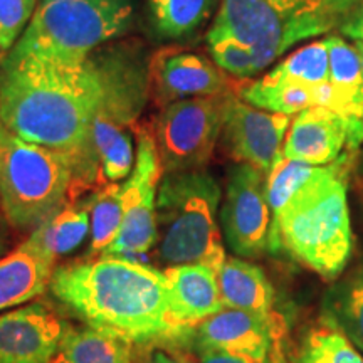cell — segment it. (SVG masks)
Returning a JSON list of instances; mask_svg holds the SVG:
<instances>
[{
    "label": "cell",
    "instance_id": "1",
    "mask_svg": "<svg viewBox=\"0 0 363 363\" xmlns=\"http://www.w3.org/2000/svg\"><path fill=\"white\" fill-rule=\"evenodd\" d=\"M99 84L93 67L61 65L33 54L11 52L0 65V121L29 143L66 153L78 184L96 179L91 145Z\"/></svg>",
    "mask_w": 363,
    "mask_h": 363
},
{
    "label": "cell",
    "instance_id": "2",
    "mask_svg": "<svg viewBox=\"0 0 363 363\" xmlns=\"http://www.w3.org/2000/svg\"><path fill=\"white\" fill-rule=\"evenodd\" d=\"M52 296L89 328L131 345H165L190 338L170 306L165 271L133 257L99 256L57 266Z\"/></svg>",
    "mask_w": 363,
    "mask_h": 363
},
{
    "label": "cell",
    "instance_id": "3",
    "mask_svg": "<svg viewBox=\"0 0 363 363\" xmlns=\"http://www.w3.org/2000/svg\"><path fill=\"white\" fill-rule=\"evenodd\" d=\"M352 158L343 153L316 167L311 179L272 217L269 251L288 249L298 261L328 281H337L350 259L353 234L347 201Z\"/></svg>",
    "mask_w": 363,
    "mask_h": 363
},
{
    "label": "cell",
    "instance_id": "4",
    "mask_svg": "<svg viewBox=\"0 0 363 363\" xmlns=\"http://www.w3.org/2000/svg\"><path fill=\"white\" fill-rule=\"evenodd\" d=\"M99 84L91 145L108 184L126 180L135 167L133 131L150 96L152 54L136 39H116L88 57Z\"/></svg>",
    "mask_w": 363,
    "mask_h": 363
},
{
    "label": "cell",
    "instance_id": "5",
    "mask_svg": "<svg viewBox=\"0 0 363 363\" xmlns=\"http://www.w3.org/2000/svg\"><path fill=\"white\" fill-rule=\"evenodd\" d=\"M363 0H220L207 38L230 35L252 49L256 71L294 44L333 34Z\"/></svg>",
    "mask_w": 363,
    "mask_h": 363
},
{
    "label": "cell",
    "instance_id": "6",
    "mask_svg": "<svg viewBox=\"0 0 363 363\" xmlns=\"http://www.w3.org/2000/svg\"><path fill=\"white\" fill-rule=\"evenodd\" d=\"M220 185L206 169L165 174L157 197V254L167 266L225 262L219 225Z\"/></svg>",
    "mask_w": 363,
    "mask_h": 363
},
{
    "label": "cell",
    "instance_id": "7",
    "mask_svg": "<svg viewBox=\"0 0 363 363\" xmlns=\"http://www.w3.org/2000/svg\"><path fill=\"white\" fill-rule=\"evenodd\" d=\"M138 19V0L39 2L33 21L11 52L61 65H84L89 54L125 38Z\"/></svg>",
    "mask_w": 363,
    "mask_h": 363
},
{
    "label": "cell",
    "instance_id": "8",
    "mask_svg": "<svg viewBox=\"0 0 363 363\" xmlns=\"http://www.w3.org/2000/svg\"><path fill=\"white\" fill-rule=\"evenodd\" d=\"M76 182L66 153L29 143L0 121V211L19 230H34L66 206Z\"/></svg>",
    "mask_w": 363,
    "mask_h": 363
},
{
    "label": "cell",
    "instance_id": "9",
    "mask_svg": "<svg viewBox=\"0 0 363 363\" xmlns=\"http://www.w3.org/2000/svg\"><path fill=\"white\" fill-rule=\"evenodd\" d=\"M229 94L187 98L162 108L153 136L163 175L207 165L220 140Z\"/></svg>",
    "mask_w": 363,
    "mask_h": 363
},
{
    "label": "cell",
    "instance_id": "10",
    "mask_svg": "<svg viewBox=\"0 0 363 363\" xmlns=\"http://www.w3.org/2000/svg\"><path fill=\"white\" fill-rule=\"evenodd\" d=\"M163 167L155 136L136 126V158L125 184H121L123 222L115 242L101 256L136 257L157 244V197Z\"/></svg>",
    "mask_w": 363,
    "mask_h": 363
},
{
    "label": "cell",
    "instance_id": "11",
    "mask_svg": "<svg viewBox=\"0 0 363 363\" xmlns=\"http://www.w3.org/2000/svg\"><path fill=\"white\" fill-rule=\"evenodd\" d=\"M271 207L267 201L266 174L249 163H238L229 170L220 229L235 256L259 257L269 251Z\"/></svg>",
    "mask_w": 363,
    "mask_h": 363
},
{
    "label": "cell",
    "instance_id": "12",
    "mask_svg": "<svg viewBox=\"0 0 363 363\" xmlns=\"http://www.w3.org/2000/svg\"><path fill=\"white\" fill-rule=\"evenodd\" d=\"M291 121V116L259 110L230 93L220 133L222 147L238 163H249L267 175L283 155Z\"/></svg>",
    "mask_w": 363,
    "mask_h": 363
},
{
    "label": "cell",
    "instance_id": "13",
    "mask_svg": "<svg viewBox=\"0 0 363 363\" xmlns=\"http://www.w3.org/2000/svg\"><path fill=\"white\" fill-rule=\"evenodd\" d=\"M363 143V120L347 118L323 106H310L293 118L283 157L308 165H330Z\"/></svg>",
    "mask_w": 363,
    "mask_h": 363
},
{
    "label": "cell",
    "instance_id": "14",
    "mask_svg": "<svg viewBox=\"0 0 363 363\" xmlns=\"http://www.w3.org/2000/svg\"><path fill=\"white\" fill-rule=\"evenodd\" d=\"M229 84L225 72L202 54L170 48L152 56L150 96L162 108L180 99L230 93Z\"/></svg>",
    "mask_w": 363,
    "mask_h": 363
},
{
    "label": "cell",
    "instance_id": "15",
    "mask_svg": "<svg viewBox=\"0 0 363 363\" xmlns=\"http://www.w3.org/2000/svg\"><path fill=\"white\" fill-rule=\"evenodd\" d=\"M72 326L44 305L0 315V363H51Z\"/></svg>",
    "mask_w": 363,
    "mask_h": 363
},
{
    "label": "cell",
    "instance_id": "16",
    "mask_svg": "<svg viewBox=\"0 0 363 363\" xmlns=\"http://www.w3.org/2000/svg\"><path fill=\"white\" fill-rule=\"evenodd\" d=\"M279 338L278 320L271 315L224 308L195 326L194 345L219 348L266 363Z\"/></svg>",
    "mask_w": 363,
    "mask_h": 363
},
{
    "label": "cell",
    "instance_id": "17",
    "mask_svg": "<svg viewBox=\"0 0 363 363\" xmlns=\"http://www.w3.org/2000/svg\"><path fill=\"white\" fill-rule=\"evenodd\" d=\"M170 288V306L175 320L195 330L203 320L224 310L219 271L207 264H179L165 271Z\"/></svg>",
    "mask_w": 363,
    "mask_h": 363
},
{
    "label": "cell",
    "instance_id": "18",
    "mask_svg": "<svg viewBox=\"0 0 363 363\" xmlns=\"http://www.w3.org/2000/svg\"><path fill=\"white\" fill-rule=\"evenodd\" d=\"M56 261L22 242L0 257V313L24 306L51 283Z\"/></svg>",
    "mask_w": 363,
    "mask_h": 363
},
{
    "label": "cell",
    "instance_id": "19",
    "mask_svg": "<svg viewBox=\"0 0 363 363\" xmlns=\"http://www.w3.org/2000/svg\"><path fill=\"white\" fill-rule=\"evenodd\" d=\"M216 0H143L148 34L157 43L194 38L214 13Z\"/></svg>",
    "mask_w": 363,
    "mask_h": 363
},
{
    "label": "cell",
    "instance_id": "20",
    "mask_svg": "<svg viewBox=\"0 0 363 363\" xmlns=\"http://www.w3.org/2000/svg\"><path fill=\"white\" fill-rule=\"evenodd\" d=\"M220 296L225 308L269 315L274 305V289L259 266L227 257L219 269Z\"/></svg>",
    "mask_w": 363,
    "mask_h": 363
},
{
    "label": "cell",
    "instance_id": "21",
    "mask_svg": "<svg viewBox=\"0 0 363 363\" xmlns=\"http://www.w3.org/2000/svg\"><path fill=\"white\" fill-rule=\"evenodd\" d=\"M89 234L88 201L65 206L43 224H39L24 242L49 259L76 251Z\"/></svg>",
    "mask_w": 363,
    "mask_h": 363
},
{
    "label": "cell",
    "instance_id": "22",
    "mask_svg": "<svg viewBox=\"0 0 363 363\" xmlns=\"http://www.w3.org/2000/svg\"><path fill=\"white\" fill-rule=\"evenodd\" d=\"M321 308L325 320L363 352V266L331 286Z\"/></svg>",
    "mask_w": 363,
    "mask_h": 363
},
{
    "label": "cell",
    "instance_id": "23",
    "mask_svg": "<svg viewBox=\"0 0 363 363\" xmlns=\"http://www.w3.org/2000/svg\"><path fill=\"white\" fill-rule=\"evenodd\" d=\"M51 363H133L131 343L104 331L71 328Z\"/></svg>",
    "mask_w": 363,
    "mask_h": 363
},
{
    "label": "cell",
    "instance_id": "24",
    "mask_svg": "<svg viewBox=\"0 0 363 363\" xmlns=\"http://www.w3.org/2000/svg\"><path fill=\"white\" fill-rule=\"evenodd\" d=\"M325 43L330 61L328 83L345 101L348 116L363 120V74L357 48L340 34H328Z\"/></svg>",
    "mask_w": 363,
    "mask_h": 363
},
{
    "label": "cell",
    "instance_id": "25",
    "mask_svg": "<svg viewBox=\"0 0 363 363\" xmlns=\"http://www.w3.org/2000/svg\"><path fill=\"white\" fill-rule=\"evenodd\" d=\"M311 88L296 83L271 81L262 76L261 79L242 86L238 96L259 110L293 116L306 108L315 106Z\"/></svg>",
    "mask_w": 363,
    "mask_h": 363
},
{
    "label": "cell",
    "instance_id": "26",
    "mask_svg": "<svg viewBox=\"0 0 363 363\" xmlns=\"http://www.w3.org/2000/svg\"><path fill=\"white\" fill-rule=\"evenodd\" d=\"M89 254L101 256L115 242L123 222L121 184H106L88 199Z\"/></svg>",
    "mask_w": 363,
    "mask_h": 363
},
{
    "label": "cell",
    "instance_id": "27",
    "mask_svg": "<svg viewBox=\"0 0 363 363\" xmlns=\"http://www.w3.org/2000/svg\"><path fill=\"white\" fill-rule=\"evenodd\" d=\"M296 363H363V357L337 326L323 320L303 335Z\"/></svg>",
    "mask_w": 363,
    "mask_h": 363
},
{
    "label": "cell",
    "instance_id": "28",
    "mask_svg": "<svg viewBox=\"0 0 363 363\" xmlns=\"http://www.w3.org/2000/svg\"><path fill=\"white\" fill-rule=\"evenodd\" d=\"M266 79L281 81V83H296L303 86H318L328 83L330 61L328 48L325 39L298 49L279 65L264 74Z\"/></svg>",
    "mask_w": 363,
    "mask_h": 363
},
{
    "label": "cell",
    "instance_id": "29",
    "mask_svg": "<svg viewBox=\"0 0 363 363\" xmlns=\"http://www.w3.org/2000/svg\"><path fill=\"white\" fill-rule=\"evenodd\" d=\"M315 170V165L289 160L283 155L278 158L269 174L266 175L267 201H269L272 217H276L283 211V207L291 201L293 195L311 179Z\"/></svg>",
    "mask_w": 363,
    "mask_h": 363
},
{
    "label": "cell",
    "instance_id": "30",
    "mask_svg": "<svg viewBox=\"0 0 363 363\" xmlns=\"http://www.w3.org/2000/svg\"><path fill=\"white\" fill-rule=\"evenodd\" d=\"M207 44L212 61L225 74L239 79H247L257 74L252 49L247 44L240 43L239 39L230 38V35L207 38Z\"/></svg>",
    "mask_w": 363,
    "mask_h": 363
},
{
    "label": "cell",
    "instance_id": "31",
    "mask_svg": "<svg viewBox=\"0 0 363 363\" xmlns=\"http://www.w3.org/2000/svg\"><path fill=\"white\" fill-rule=\"evenodd\" d=\"M39 0H0V65L33 21Z\"/></svg>",
    "mask_w": 363,
    "mask_h": 363
},
{
    "label": "cell",
    "instance_id": "32",
    "mask_svg": "<svg viewBox=\"0 0 363 363\" xmlns=\"http://www.w3.org/2000/svg\"><path fill=\"white\" fill-rule=\"evenodd\" d=\"M195 350H197L201 363H257L246 357L234 355V353L219 350V348L203 347V345H195Z\"/></svg>",
    "mask_w": 363,
    "mask_h": 363
},
{
    "label": "cell",
    "instance_id": "33",
    "mask_svg": "<svg viewBox=\"0 0 363 363\" xmlns=\"http://www.w3.org/2000/svg\"><path fill=\"white\" fill-rule=\"evenodd\" d=\"M340 34L347 35L353 40H362L363 43V2L358 6L355 12L343 22V26L340 27Z\"/></svg>",
    "mask_w": 363,
    "mask_h": 363
},
{
    "label": "cell",
    "instance_id": "34",
    "mask_svg": "<svg viewBox=\"0 0 363 363\" xmlns=\"http://www.w3.org/2000/svg\"><path fill=\"white\" fill-rule=\"evenodd\" d=\"M142 363H190L182 353L175 350H167L163 347L153 348L152 352H148V355L145 357Z\"/></svg>",
    "mask_w": 363,
    "mask_h": 363
},
{
    "label": "cell",
    "instance_id": "35",
    "mask_svg": "<svg viewBox=\"0 0 363 363\" xmlns=\"http://www.w3.org/2000/svg\"><path fill=\"white\" fill-rule=\"evenodd\" d=\"M266 363H289L288 357H286V353H284L283 343H281V337L276 340L274 347H272V350L269 353V358H267Z\"/></svg>",
    "mask_w": 363,
    "mask_h": 363
},
{
    "label": "cell",
    "instance_id": "36",
    "mask_svg": "<svg viewBox=\"0 0 363 363\" xmlns=\"http://www.w3.org/2000/svg\"><path fill=\"white\" fill-rule=\"evenodd\" d=\"M353 45H355V48H357L358 56H360V59H362V74H363V43H362V40H355V43H353ZM362 89H363V86H362Z\"/></svg>",
    "mask_w": 363,
    "mask_h": 363
},
{
    "label": "cell",
    "instance_id": "37",
    "mask_svg": "<svg viewBox=\"0 0 363 363\" xmlns=\"http://www.w3.org/2000/svg\"><path fill=\"white\" fill-rule=\"evenodd\" d=\"M4 252H6V239H4V235L0 234V257L4 256Z\"/></svg>",
    "mask_w": 363,
    "mask_h": 363
},
{
    "label": "cell",
    "instance_id": "38",
    "mask_svg": "<svg viewBox=\"0 0 363 363\" xmlns=\"http://www.w3.org/2000/svg\"><path fill=\"white\" fill-rule=\"evenodd\" d=\"M39 2H52V0H39Z\"/></svg>",
    "mask_w": 363,
    "mask_h": 363
}]
</instances>
